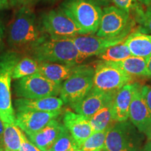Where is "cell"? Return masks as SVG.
<instances>
[{
	"instance_id": "cell-1",
	"label": "cell",
	"mask_w": 151,
	"mask_h": 151,
	"mask_svg": "<svg viewBox=\"0 0 151 151\" xmlns=\"http://www.w3.org/2000/svg\"><path fill=\"white\" fill-rule=\"evenodd\" d=\"M46 36L37 23L32 9L23 6L17 11L9 25L7 41L12 50L29 51Z\"/></svg>"
},
{
	"instance_id": "cell-2",
	"label": "cell",
	"mask_w": 151,
	"mask_h": 151,
	"mask_svg": "<svg viewBox=\"0 0 151 151\" xmlns=\"http://www.w3.org/2000/svg\"><path fill=\"white\" fill-rule=\"evenodd\" d=\"M28 52L38 62L79 65L87 59L71 39H56L48 35Z\"/></svg>"
},
{
	"instance_id": "cell-3",
	"label": "cell",
	"mask_w": 151,
	"mask_h": 151,
	"mask_svg": "<svg viewBox=\"0 0 151 151\" xmlns=\"http://www.w3.org/2000/svg\"><path fill=\"white\" fill-rule=\"evenodd\" d=\"M14 50L6 51L0 56V118L4 123L16 124V111L11 99L12 72L20 59Z\"/></svg>"
},
{
	"instance_id": "cell-4",
	"label": "cell",
	"mask_w": 151,
	"mask_h": 151,
	"mask_svg": "<svg viewBox=\"0 0 151 151\" xmlns=\"http://www.w3.org/2000/svg\"><path fill=\"white\" fill-rule=\"evenodd\" d=\"M60 9L73 19L85 35H92L97 32L102 9L94 1L67 0Z\"/></svg>"
},
{
	"instance_id": "cell-5",
	"label": "cell",
	"mask_w": 151,
	"mask_h": 151,
	"mask_svg": "<svg viewBox=\"0 0 151 151\" xmlns=\"http://www.w3.org/2000/svg\"><path fill=\"white\" fill-rule=\"evenodd\" d=\"M143 139L130 121L116 122L107 129L104 151H139Z\"/></svg>"
},
{
	"instance_id": "cell-6",
	"label": "cell",
	"mask_w": 151,
	"mask_h": 151,
	"mask_svg": "<svg viewBox=\"0 0 151 151\" xmlns=\"http://www.w3.org/2000/svg\"><path fill=\"white\" fill-rule=\"evenodd\" d=\"M94 69L88 65L78 69L61 85L60 97L66 105L72 106L83 99L93 88Z\"/></svg>"
},
{
	"instance_id": "cell-7",
	"label": "cell",
	"mask_w": 151,
	"mask_h": 151,
	"mask_svg": "<svg viewBox=\"0 0 151 151\" xmlns=\"http://www.w3.org/2000/svg\"><path fill=\"white\" fill-rule=\"evenodd\" d=\"M60 90L61 84L48 80L39 72L16 80L14 84L16 97L24 99L58 97Z\"/></svg>"
},
{
	"instance_id": "cell-8",
	"label": "cell",
	"mask_w": 151,
	"mask_h": 151,
	"mask_svg": "<svg viewBox=\"0 0 151 151\" xmlns=\"http://www.w3.org/2000/svg\"><path fill=\"white\" fill-rule=\"evenodd\" d=\"M40 26L43 33L56 39H73L85 35L73 19L61 9L43 14Z\"/></svg>"
},
{
	"instance_id": "cell-9",
	"label": "cell",
	"mask_w": 151,
	"mask_h": 151,
	"mask_svg": "<svg viewBox=\"0 0 151 151\" xmlns=\"http://www.w3.org/2000/svg\"><path fill=\"white\" fill-rule=\"evenodd\" d=\"M132 80V76L115 62L100 61L94 69L93 88L106 92H116Z\"/></svg>"
},
{
	"instance_id": "cell-10",
	"label": "cell",
	"mask_w": 151,
	"mask_h": 151,
	"mask_svg": "<svg viewBox=\"0 0 151 151\" xmlns=\"http://www.w3.org/2000/svg\"><path fill=\"white\" fill-rule=\"evenodd\" d=\"M129 19V12L116 6L104 7L96 35L99 37L112 38L121 35L130 29L128 26Z\"/></svg>"
},
{
	"instance_id": "cell-11",
	"label": "cell",
	"mask_w": 151,
	"mask_h": 151,
	"mask_svg": "<svg viewBox=\"0 0 151 151\" xmlns=\"http://www.w3.org/2000/svg\"><path fill=\"white\" fill-rule=\"evenodd\" d=\"M129 29L112 38L83 35L77 36L71 39L78 51L86 58H88L94 55H99L109 47L124 42L129 36Z\"/></svg>"
},
{
	"instance_id": "cell-12",
	"label": "cell",
	"mask_w": 151,
	"mask_h": 151,
	"mask_svg": "<svg viewBox=\"0 0 151 151\" xmlns=\"http://www.w3.org/2000/svg\"><path fill=\"white\" fill-rule=\"evenodd\" d=\"M129 121L141 133L151 125V111L144 97L143 86L136 83L129 109Z\"/></svg>"
},
{
	"instance_id": "cell-13",
	"label": "cell",
	"mask_w": 151,
	"mask_h": 151,
	"mask_svg": "<svg viewBox=\"0 0 151 151\" xmlns=\"http://www.w3.org/2000/svg\"><path fill=\"white\" fill-rule=\"evenodd\" d=\"M62 110L55 112L21 111L16 113V124L27 136L39 132L52 120L58 118Z\"/></svg>"
},
{
	"instance_id": "cell-14",
	"label": "cell",
	"mask_w": 151,
	"mask_h": 151,
	"mask_svg": "<svg viewBox=\"0 0 151 151\" xmlns=\"http://www.w3.org/2000/svg\"><path fill=\"white\" fill-rule=\"evenodd\" d=\"M117 92H106L92 88L83 99L73 105L71 108L76 113L89 119L106 104L114 99Z\"/></svg>"
},
{
	"instance_id": "cell-15",
	"label": "cell",
	"mask_w": 151,
	"mask_h": 151,
	"mask_svg": "<svg viewBox=\"0 0 151 151\" xmlns=\"http://www.w3.org/2000/svg\"><path fill=\"white\" fill-rule=\"evenodd\" d=\"M64 104H65L61 98L58 97H48L39 99L18 98L14 100V106L16 112H55L61 110Z\"/></svg>"
},
{
	"instance_id": "cell-16",
	"label": "cell",
	"mask_w": 151,
	"mask_h": 151,
	"mask_svg": "<svg viewBox=\"0 0 151 151\" xmlns=\"http://www.w3.org/2000/svg\"><path fill=\"white\" fill-rule=\"evenodd\" d=\"M63 124L78 146L93 133L89 119L71 111H66L64 115Z\"/></svg>"
},
{
	"instance_id": "cell-17",
	"label": "cell",
	"mask_w": 151,
	"mask_h": 151,
	"mask_svg": "<svg viewBox=\"0 0 151 151\" xmlns=\"http://www.w3.org/2000/svg\"><path fill=\"white\" fill-rule=\"evenodd\" d=\"M63 127V124L60 123L57 118L54 119L39 132L27 136V138L41 151H48L59 136Z\"/></svg>"
},
{
	"instance_id": "cell-18",
	"label": "cell",
	"mask_w": 151,
	"mask_h": 151,
	"mask_svg": "<svg viewBox=\"0 0 151 151\" xmlns=\"http://www.w3.org/2000/svg\"><path fill=\"white\" fill-rule=\"evenodd\" d=\"M134 84L128 83L117 92L113 102V120L114 122L126 121L129 118V109Z\"/></svg>"
},
{
	"instance_id": "cell-19",
	"label": "cell",
	"mask_w": 151,
	"mask_h": 151,
	"mask_svg": "<svg viewBox=\"0 0 151 151\" xmlns=\"http://www.w3.org/2000/svg\"><path fill=\"white\" fill-rule=\"evenodd\" d=\"M39 73L48 80L61 84L71 76L77 69L79 65H65L54 62H39Z\"/></svg>"
},
{
	"instance_id": "cell-20",
	"label": "cell",
	"mask_w": 151,
	"mask_h": 151,
	"mask_svg": "<svg viewBox=\"0 0 151 151\" xmlns=\"http://www.w3.org/2000/svg\"><path fill=\"white\" fill-rule=\"evenodd\" d=\"M124 43L132 55L148 59L151 56V35L139 32L129 35Z\"/></svg>"
},
{
	"instance_id": "cell-21",
	"label": "cell",
	"mask_w": 151,
	"mask_h": 151,
	"mask_svg": "<svg viewBox=\"0 0 151 151\" xmlns=\"http://www.w3.org/2000/svg\"><path fill=\"white\" fill-rule=\"evenodd\" d=\"M115 63L131 76H150L148 69V59L146 58L131 55Z\"/></svg>"
},
{
	"instance_id": "cell-22",
	"label": "cell",
	"mask_w": 151,
	"mask_h": 151,
	"mask_svg": "<svg viewBox=\"0 0 151 151\" xmlns=\"http://www.w3.org/2000/svg\"><path fill=\"white\" fill-rule=\"evenodd\" d=\"M113 99L106 104L101 109L97 111L89 118L93 132L107 129L111 125L113 120Z\"/></svg>"
},
{
	"instance_id": "cell-23",
	"label": "cell",
	"mask_w": 151,
	"mask_h": 151,
	"mask_svg": "<svg viewBox=\"0 0 151 151\" xmlns=\"http://www.w3.org/2000/svg\"><path fill=\"white\" fill-rule=\"evenodd\" d=\"M22 130L16 124L4 123L2 146L0 151H19L21 146Z\"/></svg>"
},
{
	"instance_id": "cell-24",
	"label": "cell",
	"mask_w": 151,
	"mask_h": 151,
	"mask_svg": "<svg viewBox=\"0 0 151 151\" xmlns=\"http://www.w3.org/2000/svg\"><path fill=\"white\" fill-rule=\"evenodd\" d=\"M39 62L32 57L20 58L16 63L12 72V79L18 80L39 72Z\"/></svg>"
},
{
	"instance_id": "cell-25",
	"label": "cell",
	"mask_w": 151,
	"mask_h": 151,
	"mask_svg": "<svg viewBox=\"0 0 151 151\" xmlns=\"http://www.w3.org/2000/svg\"><path fill=\"white\" fill-rule=\"evenodd\" d=\"M131 55V52L124 41L119 44L109 47L97 57L101 61L116 62Z\"/></svg>"
},
{
	"instance_id": "cell-26",
	"label": "cell",
	"mask_w": 151,
	"mask_h": 151,
	"mask_svg": "<svg viewBox=\"0 0 151 151\" xmlns=\"http://www.w3.org/2000/svg\"><path fill=\"white\" fill-rule=\"evenodd\" d=\"M79 150V146L68 129H63L48 151H71Z\"/></svg>"
},
{
	"instance_id": "cell-27",
	"label": "cell",
	"mask_w": 151,
	"mask_h": 151,
	"mask_svg": "<svg viewBox=\"0 0 151 151\" xmlns=\"http://www.w3.org/2000/svg\"><path fill=\"white\" fill-rule=\"evenodd\" d=\"M107 129L93 132L79 146V150L82 151H103L104 149Z\"/></svg>"
},
{
	"instance_id": "cell-28",
	"label": "cell",
	"mask_w": 151,
	"mask_h": 151,
	"mask_svg": "<svg viewBox=\"0 0 151 151\" xmlns=\"http://www.w3.org/2000/svg\"><path fill=\"white\" fill-rule=\"evenodd\" d=\"M140 24L139 29L140 32L151 35V4L141 16Z\"/></svg>"
},
{
	"instance_id": "cell-29",
	"label": "cell",
	"mask_w": 151,
	"mask_h": 151,
	"mask_svg": "<svg viewBox=\"0 0 151 151\" xmlns=\"http://www.w3.org/2000/svg\"><path fill=\"white\" fill-rule=\"evenodd\" d=\"M19 151H41L38 148L34 143L29 140V139L26 137L25 134L22 132L21 134V146Z\"/></svg>"
},
{
	"instance_id": "cell-30",
	"label": "cell",
	"mask_w": 151,
	"mask_h": 151,
	"mask_svg": "<svg viewBox=\"0 0 151 151\" xmlns=\"http://www.w3.org/2000/svg\"><path fill=\"white\" fill-rule=\"evenodd\" d=\"M112 1L118 8L129 12V10L134 4L136 0H112Z\"/></svg>"
},
{
	"instance_id": "cell-31",
	"label": "cell",
	"mask_w": 151,
	"mask_h": 151,
	"mask_svg": "<svg viewBox=\"0 0 151 151\" xmlns=\"http://www.w3.org/2000/svg\"><path fill=\"white\" fill-rule=\"evenodd\" d=\"M5 25L3 20L0 18V56L4 52Z\"/></svg>"
},
{
	"instance_id": "cell-32",
	"label": "cell",
	"mask_w": 151,
	"mask_h": 151,
	"mask_svg": "<svg viewBox=\"0 0 151 151\" xmlns=\"http://www.w3.org/2000/svg\"><path fill=\"white\" fill-rule=\"evenodd\" d=\"M143 89L147 105L151 111V86H143Z\"/></svg>"
},
{
	"instance_id": "cell-33",
	"label": "cell",
	"mask_w": 151,
	"mask_h": 151,
	"mask_svg": "<svg viewBox=\"0 0 151 151\" xmlns=\"http://www.w3.org/2000/svg\"><path fill=\"white\" fill-rule=\"evenodd\" d=\"M4 131V122L0 118V150L2 146V139H3V134Z\"/></svg>"
},
{
	"instance_id": "cell-34",
	"label": "cell",
	"mask_w": 151,
	"mask_h": 151,
	"mask_svg": "<svg viewBox=\"0 0 151 151\" xmlns=\"http://www.w3.org/2000/svg\"><path fill=\"white\" fill-rule=\"evenodd\" d=\"M143 134H146V136L147 141H146V144L148 145L149 146L151 147V125L146 130V131L144 132V133Z\"/></svg>"
},
{
	"instance_id": "cell-35",
	"label": "cell",
	"mask_w": 151,
	"mask_h": 151,
	"mask_svg": "<svg viewBox=\"0 0 151 151\" xmlns=\"http://www.w3.org/2000/svg\"><path fill=\"white\" fill-rule=\"evenodd\" d=\"M9 2L8 0H0V11L8 8Z\"/></svg>"
},
{
	"instance_id": "cell-36",
	"label": "cell",
	"mask_w": 151,
	"mask_h": 151,
	"mask_svg": "<svg viewBox=\"0 0 151 151\" xmlns=\"http://www.w3.org/2000/svg\"><path fill=\"white\" fill-rule=\"evenodd\" d=\"M139 151H151V147L149 146L148 145L145 144L144 146L142 148H141Z\"/></svg>"
},
{
	"instance_id": "cell-37",
	"label": "cell",
	"mask_w": 151,
	"mask_h": 151,
	"mask_svg": "<svg viewBox=\"0 0 151 151\" xmlns=\"http://www.w3.org/2000/svg\"><path fill=\"white\" fill-rule=\"evenodd\" d=\"M148 69L150 76H151V56L148 59Z\"/></svg>"
},
{
	"instance_id": "cell-38",
	"label": "cell",
	"mask_w": 151,
	"mask_h": 151,
	"mask_svg": "<svg viewBox=\"0 0 151 151\" xmlns=\"http://www.w3.org/2000/svg\"><path fill=\"white\" fill-rule=\"evenodd\" d=\"M14 1L17 3L22 4H27L28 2H29V1H32V0H14Z\"/></svg>"
},
{
	"instance_id": "cell-39",
	"label": "cell",
	"mask_w": 151,
	"mask_h": 151,
	"mask_svg": "<svg viewBox=\"0 0 151 151\" xmlns=\"http://www.w3.org/2000/svg\"><path fill=\"white\" fill-rule=\"evenodd\" d=\"M139 1L142 4H143L147 5V6H149L151 4V0H139Z\"/></svg>"
},
{
	"instance_id": "cell-40",
	"label": "cell",
	"mask_w": 151,
	"mask_h": 151,
	"mask_svg": "<svg viewBox=\"0 0 151 151\" xmlns=\"http://www.w3.org/2000/svg\"><path fill=\"white\" fill-rule=\"evenodd\" d=\"M99 1H102V2H104V3H108L111 1V0H99Z\"/></svg>"
},
{
	"instance_id": "cell-41",
	"label": "cell",
	"mask_w": 151,
	"mask_h": 151,
	"mask_svg": "<svg viewBox=\"0 0 151 151\" xmlns=\"http://www.w3.org/2000/svg\"><path fill=\"white\" fill-rule=\"evenodd\" d=\"M71 151H82V150H71Z\"/></svg>"
},
{
	"instance_id": "cell-42",
	"label": "cell",
	"mask_w": 151,
	"mask_h": 151,
	"mask_svg": "<svg viewBox=\"0 0 151 151\" xmlns=\"http://www.w3.org/2000/svg\"><path fill=\"white\" fill-rule=\"evenodd\" d=\"M103 151H104V150H103Z\"/></svg>"
}]
</instances>
